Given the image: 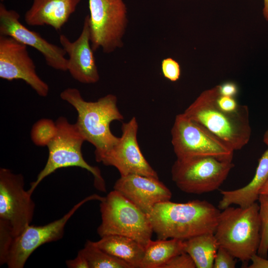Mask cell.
I'll return each mask as SVG.
<instances>
[{
	"label": "cell",
	"instance_id": "16",
	"mask_svg": "<svg viewBox=\"0 0 268 268\" xmlns=\"http://www.w3.org/2000/svg\"><path fill=\"white\" fill-rule=\"evenodd\" d=\"M113 189L147 214L157 204L172 197L171 191L159 178L138 174L121 176Z\"/></svg>",
	"mask_w": 268,
	"mask_h": 268
},
{
	"label": "cell",
	"instance_id": "20",
	"mask_svg": "<svg viewBox=\"0 0 268 268\" xmlns=\"http://www.w3.org/2000/svg\"><path fill=\"white\" fill-rule=\"evenodd\" d=\"M184 241L173 238L151 240L145 248L140 268H161L173 257L184 251Z\"/></svg>",
	"mask_w": 268,
	"mask_h": 268
},
{
	"label": "cell",
	"instance_id": "25",
	"mask_svg": "<svg viewBox=\"0 0 268 268\" xmlns=\"http://www.w3.org/2000/svg\"><path fill=\"white\" fill-rule=\"evenodd\" d=\"M14 237L11 230L5 222L0 221V264H6Z\"/></svg>",
	"mask_w": 268,
	"mask_h": 268
},
{
	"label": "cell",
	"instance_id": "12",
	"mask_svg": "<svg viewBox=\"0 0 268 268\" xmlns=\"http://www.w3.org/2000/svg\"><path fill=\"white\" fill-rule=\"evenodd\" d=\"M138 129V122L134 117L123 123L121 136L97 162L115 167L121 176L138 174L159 178L139 148L137 139Z\"/></svg>",
	"mask_w": 268,
	"mask_h": 268
},
{
	"label": "cell",
	"instance_id": "29",
	"mask_svg": "<svg viewBox=\"0 0 268 268\" xmlns=\"http://www.w3.org/2000/svg\"><path fill=\"white\" fill-rule=\"evenodd\" d=\"M216 102L221 110L228 112H235L239 110L241 105H239L234 97L223 96L219 94Z\"/></svg>",
	"mask_w": 268,
	"mask_h": 268
},
{
	"label": "cell",
	"instance_id": "10",
	"mask_svg": "<svg viewBox=\"0 0 268 268\" xmlns=\"http://www.w3.org/2000/svg\"><path fill=\"white\" fill-rule=\"evenodd\" d=\"M31 196L24 189L22 174L0 169V220L9 226L14 237L31 224L35 208Z\"/></svg>",
	"mask_w": 268,
	"mask_h": 268
},
{
	"label": "cell",
	"instance_id": "24",
	"mask_svg": "<svg viewBox=\"0 0 268 268\" xmlns=\"http://www.w3.org/2000/svg\"><path fill=\"white\" fill-rule=\"evenodd\" d=\"M259 217L261 225V241L257 254L267 258L268 253V196L260 195Z\"/></svg>",
	"mask_w": 268,
	"mask_h": 268
},
{
	"label": "cell",
	"instance_id": "19",
	"mask_svg": "<svg viewBox=\"0 0 268 268\" xmlns=\"http://www.w3.org/2000/svg\"><path fill=\"white\" fill-rule=\"evenodd\" d=\"M94 242L101 249L129 264L132 268H140L145 247L136 240L125 236L110 235Z\"/></svg>",
	"mask_w": 268,
	"mask_h": 268
},
{
	"label": "cell",
	"instance_id": "9",
	"mask_svg": "<svg viewBox=\"0 0 268 268\" xmlns=\"http://www.w3.org/2000/svg\"><path fill=\"white\" fill-rule=\"evenodd\" d=\"M171 143L177 158L211 156L232 160L234 150L200 124L184 113L176 115Z\"/></svg>",
	"mask_w": 268,
	"mask_h": 268
},
{
	"label": "cell",
	"instance_id": "17",
	"mask_svg": "<svg viewBox=\"0 0 268 268\" xmlns=\"http://www.w3.org/2000/svg\"><path fill=\"white\" fill-rule=\"evenodd\" d=\"M81 0H33L25 13L24 20L31 26L48 25L61 30Z\"/></svg>",
	"mask_w": 268,
	"mask_h": 268
},
{
	"label": "cell",
	"instance_id": "34",
	"mask_svg": "<svg viewBox=\"0 0 268 268\" xmlns=\"http://www.w3.org/2000/svg\"><path fill=\"white\" fill-rule=\"evenodd\" d=\"M260 195L268 196V180L260 191Z\"/></svg>",
	"mask_w": 268,
	"mask_h": 268
},
{
	"label": "cell",
	"instance_id": "4",
	"mask_svg": "<svg viewBox=\"0 0 268 268\" xmlns=\"http://www.w3.org/2000/svg\"><path fill=\"white\" fill-rule=\"evenodd\" d=\"M259 204L237 208L231 206L220 211L214 233L219 246L243 262L257 254L261 241Z\"/></svg>",
	"mask_w": 268,
	"mask_h": 268
},
{
	"label": "cell",
	"instance_id": "26",
	"mask_svg": "<svg viewBox=\"0 0 268 268\" xmlns=\"http://www.w3.org/2000/svg\"><path fill=\"white\" fill-rule=\"evenodd\" d=\"M161 71L164 77L172 82L177 81L180 77V65L172 58H165L162 61Z\"/></svg>",
	"mask_w": 268,
	"mask_h": 268
},
{
	"label": "cell",
	"instance_id": "18",
	"mask_svg": "<svg viewBox=\"0 0 268 268\" xmlns=\"http://www.w3.org/2000/svg\"><path fill=\"white\" fill-rule=\"evenodd\" d=\"M268 180V148L259 160L255 175L246 186L234 190H222L218 208L222 210L232 204L246 208L256 202L260 191Z\"/></svg>",
	"mask_w": 268,
	"mask_h": 268
},
{
	"label": "cell",
	"instance_id": "8",
	"mask_svg": "<svg viewBox=\"0 0 268 268\" xmlns=\"http://www.w3.org/2000/svg\"><path fill=\"white\" fill-rule=\"evenodd\" d=\"M91 47L110 54L123 46L128 19L124 0H88Z\"/></svg>",
	"mask_w": 268,
	"mask_h": 268
},
{
	"label": "cell",
	"instance_id": "22",
	"mask_svg": "<svg viewBox=\"0 0 268 268\" xmlns=\"http://www.w3.org/2000/svg\"><path fill=\"white\" fill-rule=\"evenodd\" d=\"M79 252L86 259L89 268H132L129 264L101 249L90 240H87Z\"/></svg>",
	"mask_w": 268,
	"mask_h": 268
},
{
	"label": "cell",
	"instance_id": "11",
	"mask_svg": "<svg viewBox=\"0 0 268 268\" xmlns=\"http://www.w3.org/2000/svg\"><path fill=\"white\" fill-rule=\"evenodd\" d=\"M104 197L89 196L75 204L60 219L44 225L31 224L14 238L6 264L9 268H23L32 253L41 245L62 239L67 221L85 203L92 200L101 201Z\"/></svg>",
	"mask_w": 268,
	"mask_h": 268
},
{
	"label": "cell",
	"instance_id": "2",
	"mask_svg": "<svg viewBox=\"0 0 268 268\" xmlns=\"http://www.w3.org/2000/svg\"><path fill=\"white\" fill-rule=\"evenodd\" d=\"M60 97L76 110L75 124L85 140L95 147L97 161L119 139L110 129L113 121L124 119L117 106L116 96L109 94L96 101H86L77 89L67 88L61 93Z\"/></svg>",
	"mask_w": 268,
	"mask_h": 268
},
{
	"label": "cell",
	"instance_id": "3",
	"mask_svg": "<svg viewBox=\"0 0 268 268\" xmlns=\"http://www.w3.org/2000/svg\"><path fill=\"white\" fill-rule=\"evenodd\" d=\"M219 94L218 85L204 90L183 113L234 151L240 150L249 142L251 135L248 107L241 105L239 110L232 113L223 111L216 104Z\"/></svg>",
	"mask_w": 268,
	"mask_h": 268
},
{
	"label": "cell",
	"instance_id": "1",
	"mask_svg": "<svg viewBox=\"0 0 268 268\" xmlns=\"http://www.w3.org/2000/svg\"><path fill=\"white\" fill-rule=\"evenodd\" d=\"M220 212L219 208L204 200L185 203L169 201L157 204L147 216L157 239L186 240L214 233Z\"/></svg>",
	"mask_w": 268,
	"mask_h": 268
},
{
	"label": "cell",
	"instance_id": "32",
	"mask_svg": "<svg viewBox=\"0 0 268 268\" xmlns=\"http://www.w3.org/2000/svg\"><path fill=\"white\" fill-rule=\"evenodd\" d=\"M250 261L251 264L248 267L249 268H268V260L257 254L253 255Z\"/></svg>",
	"mask_w": 268,
	"mask_h": 268
},
{
	"label": "cell",
	"instance_id": "30",
	"mask_svg": "<svg viewBox=\"0 0 268 268\" xmlns=\"http://www.w3.org/2000/svg\"><path fill=\"white\" fill-rule=\"evenodd\" d=\"M218 87L219 94L221 95L234 97L238 93V86L234 82H225L218 85Z\"/></svg>",
	"mask_w": 268,
	"mask_h": 268
},
{
	"label": "cell",
	"instance_id": "7",
	"mask_svg": "<svg viewBox=\"0 0 268 268\" xmlns=\"http://www.w3.org/2000/svg\"><path fill=\"white\" fill-rule=\"evenodd\" d=\"M234 167L232 160L211 156L177 158L172 179L182 192L200 195L218 189Z\"/></svg>",
	"mask_w": 268,
	"mask_h": 268
},
{
	"label": "cell",
	"instance_id": "27",
	"mask_svg": "<svg viewBox=\"0 0 268 268\" xmlns=\"http://www.w3.org/2000/svg\"><path fill=\"white\" fill-rule=\"evenodd\" d=\"M235 258L227 250L219 246L216 253L213 268H234Z\"/></svg>",
	"mask_w": 268,
	"mask_h": 268
},
{
	"label": "cell",
	"instance_id": "5",
	"mask_svg": "<svg viewBox=\"0 0 268 268\" xmlns=\"http://www.w3.org/2000/svg\"><path fill=\"white\" fill-rule=\"evenodd\" d=\"M56 124L57 133L47 146L49 156L47 163L36 180L31 183L29 192L32 194L40 182L57 170L70 167H80L90 172L94 177L95 187L105 192L106 184L99 168L89 165L83 157L81 147L85 140L76 125L70 124L63 117L59 118Z\"/></svg>",
	"mask_w": 268,
	"mask_h": 268
},
{
	"label": "cell",
	"instance_id": "6",
	"mask_svg": "<svg viewBox=\"0 0 268 268\" xmlns=\"http://www.w3.org/2000/svg\"><path fill=\"white\" fill-rule=\"evenodd\" d=\"M100 202L101 222L97 229L99 236H125L145 248L153 232L147 214L115 190Z\"/></svg>",
	"mask_w": 268,
	"mask_h": 268
},
{
	"label": "cell",
	"instance_id": "14",
	"mask_svg": "<svg viewBox=\"0 0 268 268\" xmlns=\"http://www.w3.org/2000/svg\"><path fill=\"white\" fill-rule=\"evenodd\" d=\"M19 14L8 9L0 3V35L7 36L33 47L44 57L48 66L61 71H67V59L63 47L52 44L38 33L31 31L20 21Z\"/></svg>",
	"mask_w": 268,
	"mask_h": 268
},
{
	"label": "cell",
	"instance_id": "23",
	"mask_svg": "<svg viewBox=\"0 0 268 268\" xmlns=\"http://www.w3.org/2000/svg\"><path fill=\"white\" fill-rule=\"evenodd\" d=\"M57 127L56 122L49 119H42L35 123L31 131L33 143L39 146H48L56 136Z\"/></svg>",
	"mask_w": 268,
	"mask_h": 268
},
{
	"label": "cell",
	"instance_id": "31",
	"mask_svg": "<svg viewBox=\"0 0 268 268\" xmlns=\"http://www.w3.org/2000/svg\"><path fill=\"white\" fill-rule=\"evenodd\" d=\"M66 264L68 268H89L86 259L79 251L74 259L66 261Z\"/></svg>",
	"mask_w": 268,
	"mask_h": 268
},
{
	"label": "cell",
	"instance_id": "35",
	"mask_svg": "<svg viewBox=\"0 0 268 268\" xmlns=\"http://www.w3.org/2000/svg\"><path fill=\"white\" fill-rule=\"evenodd\" d=\"M263 141L268 146V128L264 133L263 136Z\"/></svg>",
	"mask_w": 268,
	"mask_h": 268
},
{
	"label": "cell",
	"instance_id": "33",
	"mask_svg": "<svg viewBox=\"0 0 268 268\" xmlns=\"http://www.w3.org/2000/svg\"><path fill=\"white\" fill-rule=\"evenodd\" d=\"M263 13L265 19L268 21V0H264Z\"/></svg>",
	"mask_w": 268,
	"mask_h": 268
},
{
	"label": "cell",
	"instance_id": "13",
	"mask_svg": "<svg viewBox=\"0 0 268 268\" xmlns=\"http://www.w3.org/2000/svg\"><path fill=\"white\" fill-rule=\"evenodd\" d=\"M27 47L11 37L0 35V77L22 80L39 96L46 97L49 86L37 74Z\"/></svg>",
	"mask_w": 268,
	"mask_h": 268
},
{
	"label": "cell",
	"instance_id": "21",
	"mask_svg": "<svg viewBox=\"0 0 268 268\" xmlns=\"http://www.w3.org/2000/svg\"><path fill=\"white\" fill-rule=\"evenodd\" d=\"M184 251L193 260L197 268H213L219 247L214 233H204L184 241Z\"/></svg>",
	"mask_w": 268,
	"mask_h": 268
},
{
	"label": "cell",
	"instance_id": "36",
	"mask_svg": "<svg viewBox=\"0 0 268 268\" xmlns=\"http://www.w3.org/2000/svg\"><path fill=\"white\" fill-rule=\"evenodd\" d=\"M4 0H0L1 1H3Z\"/></svg>",
	"mask_w": 268,
	"mask_h": 268
},
{
	"label": "cell",
	"instance_id": "15",
	"mask_svg": "<svg viewBox=\"0 0 268 268\" xmlns=\"http://www.w3.org/2000/svg\"><path fill=\"white\" fill-rule=\"evenodd\" d=\"M62 47L68 55L67 71L77 81L85 84L97 82L100 78L91 41L88 16L84 18L81 32L74 41L64 34L59 37Z\"/></svg>",
	"mask_w": 268,
	"mask_h": 268
},
{
	"label": "cell",
	"instance_id": "28",
	"mask_svg": "<svg viewBox=\"0 0 268 268\" xmlns=\"http://www.w3.org/2000/svg\"><path fill=\"white\" fill-rule=\"evenodd\" d=\"M191 257L185 251L171 258L161 268H196Z\"/></svg>",
	"mask_w": 268,
	"mask_h": 268
}]
</instances>
